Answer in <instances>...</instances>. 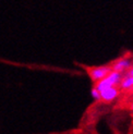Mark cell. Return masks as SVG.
I'll use <instances>...</instances> for the list:
<instances>
[{"mask_svg":"<svg viewBox=\"0 0 133 134\" xmlns=\"http://www.w3.org/2000/svg\"><path fill=\"white\" fill-rule=\"evenodd\" d=\"M112 71L110 65H101V66H92L87 68V74L94 83L98 82L99 80L104 79L108 73Z\"/></svg>","mask_w":133,"mask_h":134,"instance_id":"obj_2","label":"cell"},{"mask_svg":"<svg viewBox=\"0 0 133 134\" xmlns=\"http://www.w3.org/2000/svg\"><path fill=\"white\" fill-rule=\"evenodd\" d=\"M128 72L127 73H125V74H128V75H131V76H133V65L131 64V66H130V68L127 70Z\"/></svg>","mask_w":133,"mask_h":134,"instance_id":"obj_6","label":"cell"},{"mask_svg":"<svg viewBox=\"0 0 133 134\" xmlns=\"http://www.w3.org/2000/svg\"><path fill=\"white\" fill-rule=\"evenodd\" d=\"M130 110L133 112V103H132V104H131V106H130Z\"/></svg>","mask_w":133,"mask_h":134,"instance_id":"obj_7","label":"cell"},{"mask_svg":"<svg viewBox=\"0 0 133 134\" xmlns=\"http://www.w3.org/2000/svg\"><path fill=\"white\" fill-rule=\"evenodd\" d=\"M122 79V73L118 72V71H110L107 75H106L104 79L99 80L98 82L95 83L94 87L97 91H103L105 88L108 87H112V86H118L119 83H120Z\"/></svg>","mask_w":133,"mask_h":134,"instance_id":"obj_1","label":"cell"},{"mask_svg":"<svg viewBox=\"0 0 133 134\" xmlns=\"http://www.w3.org/2000/svg\"><path fill=\"white\" fill-rule=\"evenodd\" d=\"M119 95H120V90L117 86H112V87L105 88L101 91V100L104 103H111L116 100Z\"/></svg>","mask_w":133,"mask_h":134,"instance_id":"obj_3","label":"cell"},{"mask_svg":"<svg viewBox=\"0 0 133 134\" xmlns=\"http://www.w3.org/2000/svg\"><path fill=\"white\" fill-rule=\"evenodd\" d=\"M91 95L95 100H101V92L97 91L95 87H93V90L91 91Z\"/></svg>","mask_w":133,"mask_h":134,"instance_id":"obj_5","label":"cell"},{"mask_svg":"<svg viewBox=\"0 0 133 134\" xmlns=\"http://www.w3.org/2000/svg\"><path fill=\"white\" fill-rule=\"evenodd\" d=\"M132 62H131V60L129 58H120V59H118L116 60L115 62H112L110 64L111 66V70L112 71H118V72H121L123 73L124 71H127L130 66H131Z\"/></svg>","mask_w":133,"mask_h":134,"instance_id":"obj_4","label":"cell"}]
</instances>
